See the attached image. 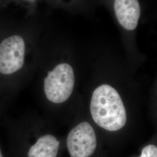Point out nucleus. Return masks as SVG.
Wrapping results in <instances>:
<instances>
[{"label":"nucleus","instance_id":"nucleus-1","mask_svg":"<svg viewBox=\"0 0 157 157\" xmlns=\"http://www.w3.org/2000/svg\"><path fill=\"white\" fill-rule=\"evenodd\" d=\"M90 109L95 124L108 131H118L126 124L124 102L118 91L110 85L102 84L94 90Z\"/></svg>","mask_w":157,"mask_h":157},{"label":"nucleus","instance_id":"nucleus-2","mask_svg":"<svg viewBox=\"0 0 157 157\" xmlns=\"http://www.w3.org/2000/svg\"><path fill=\"white\" fill-rule=\"evenodd\" d=\"M75 82L72 67L67 63L56 65L49 71L44 80L47 98L52 103L60 104L72 95Z\"/></svg>","mask_w":157,"mask_h":157},{"label":"nucleus","instance_id":"nucleus-3","mask_svg":"<svg viewBox=\"0 0 157 157\" xmlns=\"http://www.w3.org/2000/svg\"><path fill=\"white\" fill-rule=\"evenodd\" d=\"M67 146L71 157L91 156L97 147L94 129L87 122L78 124L68 134Z\"/></svg>","mask_w":157,"mask_h":157},{"label":"nucleus","instance_id":"nucleus-4","mask_svg":"<svg viewBox=\"0 0 157 157\" xmlns=\"http://www.w3.org/2000/svg\"><path fill=\"white\" fill-rule=\"evenodd\" d=\"M25 44L20 36H12L0 44V73L10 75L22 67Z\"/></svg>","mask_w":157,"mask_h":157},{"label":"nucleus","instance_id":"nucleus-5","mask_svg":"<svg viewBox=\"0 0 157 157\" xmlns=\"http://www.w3.org/2000/svg\"><path fill=\"white\" fill-rule=\"evenodd\" d=\"M114 10L119 22L124 29L133 30L136 28L141 13L138 0H115Z\"/></svg>","mask_w":157,"mask_h":157},{"label":"nucleus","instance_id":"nucleus-6","mask_svg":"<svg viewBox=\"0 0 157 157\" xmlns=\"http://www.w3.org/2000/svg\"><path fill=\"white\" fill-rule=\"evenodd\" d=\"M60 142L51 135L39 137L28 152V157H56Z\"/></svg>","mask_w":157,"mask_h":157},{"label":"nucleus","instance_id":"nucleus-7","mask_svg":"<svg viewBox=\"0 0 157 157\" xmlns=\"http://www.w3.org/2000/svg\"><path fill=\"white\" fill-rule=\"evenodd\" d=\"M140 157H157V146L150 144L144 147Z\"/></svg>","mask_w":157,"mask_h":157},{"label":"nucleus","instance_id":"nucleus-8","mask_svg":"<svg viewBox=\"0 0 157 157\" xmlns=\"http://www.w3.org/2000/svg\"><path fill=\"white\" fill-rule=\"evenodd\" d=\"M0 157H4L3 155H2V153L1 152V148H0Z\"/></svg>","mask_w":157,"mask_h":157}]
</instances>
